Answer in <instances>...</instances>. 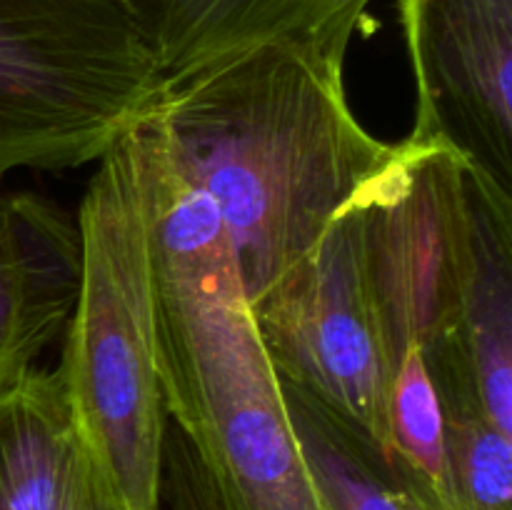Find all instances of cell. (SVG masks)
<instances>
[{
	"instance_id": "obj_1",
	"label": "cell",
	"mask_w": 512,
	"mask_h": 510,
	"mask_svg": "<svg viewBox=\"0 0 512 510\" xmlns=\"http://www.w3.org/2000/svg\"><path fill=\"white\" fill-rule=\"evenodd\" d=\"M343 75L260 48L165 90L148 113L165 158L218 210L250 305L398 150L360 125Z\"/></svg>"
},
{
	"instance_id": "obj_2",
	"label": "cell",
	"mask_w": 512,
	"mask_h": 510,
	"mask_svg": "<svg viewBox=\"0 0 512 510\" xmlns=\"http://www.w3.org/2000/svg\"><path fill=\"white\" fill-rule=\"evenodd\" d=\"M153 200L155 368L165 413L228 510H325L300 453L218 210L135 125Z\"/></svg>"
},
{
	"instance_id": "obj_3",
	"label": "cell",
	"mask_w": 512,
	"mask_h": 510,
	"mask_svg": "<svg viewBox=\"0 0 512 510\" xmlns=\"http://www.w3.org/2000/svg\"><path fill=\"white\" fill-rule=\"evenodd\" d=\"M75 220L80 285L55 373L120 505L158 510L168 413L155 368L153 200L138 130L98 160Z\"/></svg>"
},
{
	"instance_id": "obj_4",
	"label": "cell",
	"mask_w": 512,
	"mask_h": 510,
	"mask_svg": "<svg viewBox=\"0 0 512 510\" xmlns=\"http://www.w3.org/2000/svg\"><path fill=\"white\" fill-rule=\"evenodd\" d=\"M155 98L128 0H0V175L98 163Z\"/></svg>"
},
{
	"instance_id": "obj_5",
	"label": "cell",
	"mask_w": 512,
	"mask_h": 510,
	"mask_svg": "<svg viewBox=\"0 0 512 510\" xmlns=\"http://www.w3.org/2000/svg\"><path fill=\"white\" fill-rule=\"evenodd\" d=\"M470 165L450 148L405 138L355 195L380 343L393 378L410 348H438L458 325L468 260Z\"/></svg>"
},
{
	"instance_id": "obj_6",
	"label": "cell",
	"mask_w": 512,
	"mask_h": 510,
	"mask_svg": "<svg viewBox=\"0 0 512 510\" xmlns=\"http://www.w3.org/2000/svg\"><path fill=\"white\" fill-rule=\"evenodd\" d=\"M253 308L275 373L390 455V365L380 343L353 203Z\"/></svg>"
},
{
	"instance_id": "obj_7",
	"label": "cell",
	"mask_w": 512,
	"mask_h": 510,
	"mask_svg": "<svg viewBox=\"0 0 512 510\" xmlns=\"http://www.w3.org/2000/svg\"><path fill=\"white\" fill-rule=\"evenodd\" d=\"M398 13L418 95L410 138L512 193V0H398Z\"/></svg>"
},
{
	"instance_id": "obj_8",
	"label": "cell",
	"mask_w": 512,
	"mask_h": 510,
	"mask_svg": "<svg viewBox=\"0 0 512 510\" xmlns=\"http://www.w3.org/2000/svg\"><path fill=\"white\" fill-rule=\"evenodd\" d=\"M375 0H128L153 58L158 95L260 48L345 73Z\"/></svg>"
},
{
	"instance_id": "obj_9",
	"label": "cell",
	"mask_w": 512,
	"mask_h": 510,
	"mask_svg": "<svg viewBox=\"0 0 512 510\" xmlns=\"http://www.w3.org/2000/svg\"><path fill=\"white\" fill-rule=\"evenodd\" d=\"M443 410H478L512 435V193L470 168L458 325L423 353Z\"/></svg>"
},
{
	"instance_id": "obj_10",
	"label": "cell",
	"mask_w": 512,
	"mask_h": 510,
	"mask_svg": "<svg viewBox=\"0 0 512 510\" xmlns=\"http://www.w3.org/2000/svg\"><path fill=\"white\" fill-rule=\"evenodd\" d=\"M78 285L75 215L38 193L0 195V393L65 333Z\"/></svg>"
},
{
	"instance_id": "obj_11",
	"label": "cell",
	"mask_w": 512,
	"mask_h": 510,
	"mask_svg": "<svg viewBox=\"0 0 512 510\" xmlns=\"http://www.w3.org/2000/svg\"><path fill=\"white\" fill-rule=\"evenodd\" d=\"M0 510H125L55 370L33 368L0 393Z\"/></svg>"
},
{
	"instance_id": "obj_12",
	"label": "cell",
	"mask_w": 512,
	"mask_h": 510,
	"mask_svg": "<svg viewBox=\"0 0 512 510\" xmlns=\"http://www.w3.org/2000/svg\"><path fill=\"white\" fill-rule=\"evenodd\" d=\"M280 385L325 510H428L373 440L298 385Z\"/></svg>"
},
{
	"instance_id": "obj_13",
	"label": "cell",
	"mask_w": 512,
	"mask_h": 510,
	"mask_svg": "<svg viewBox=\"0 0 512 510\" xmlns=\"http://www.w3.org/2000/svg\"><path fill=\"white\" fill-rule=\"evenodd\" d=\"M458 510H512V435L478 410H443Z\"/></svg>"
},
{
	"instance_id": "obj_14",
	"label": "cell",
	"mask_w": 512,
	"mask_h": 510,
	"mask_svg": "<svg viewBox=\"0 0 512 510\" xmlns=\"http://www.w3.org/2000/svg\"><path fill=\"white\" fill-rule=\"evenodd\" d=\"M158 510H228L208 465L203 463L188 435L170 418L160 465Z\"/></svg>"
}]
</instances>
